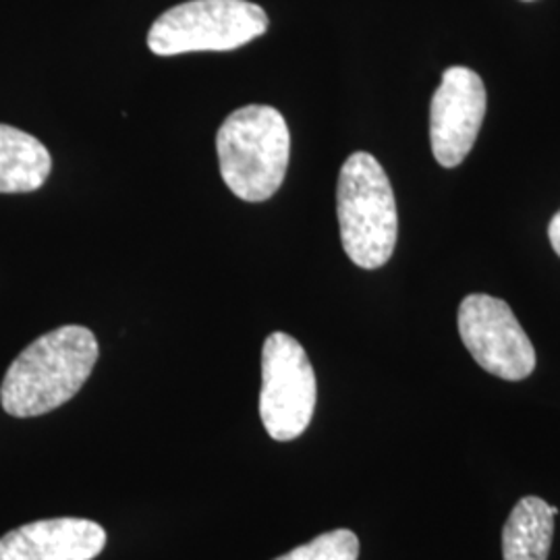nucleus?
Here are the masks:
<instances>
[{
    "instance_id": "1",
    "label": "nucleus",
    "mask_w": 560,
    "mask_h": 560,
    "mask_svg": "<svg viewBox=\"0 0 560 560\" xmlns=\"http://www.w3.org/2000/svg\"><path fill=\"white\" fill-rule=\"evenodd\" d=\"M98 340L85 326H60L25 347L4 374L2 409L38 418L73 399L98 361Z\"/></svg>"
},
{
    "instance_id": "11",
    "label": "nucleus",
    "mask_w": 560,
    "mask_h": 560,
    "mask_svg": "<svg viewBox=\"0 0 560 560\" xmlns=\"http://www.w3.org/2000/svg\"><path fill=\"white\" fill-rule=\"evenodd\" d=\"M360 540L351 529H335L322 534L300 548L275 560H358Z\"/></svg>"
},
{
    "instance_id": "8",
    "label": "nucleus",
    "mask_w": 560,
    "mask_h": 560,
    "mask_svg": "<svg viewBox=\"0 0 560 560\" xmlns=\"http://www.w3.org/2000/svg\"><path fill=\"white\" fill-rule=\"evenodd\" d=\"M106 546L96 521L59 517L25 523L0 538V560H94Z\"/></svg>"
},
{
    "instance_id": "3",
    "label": "nucleus",
    "mask_w": 560,
    "mask_h": 560,
    "mask_svg": "<svg viewBox=\"0 0 560 560\" xmlns=\"http://www.w3.org/2000/svg\"><path fill=\"white\" fill-rule=\"evenodd\" d=\"M337 214L349 260L363 270H376L390 260L399 235L397 201L388 175L372 154L355 152L342 164Z\"/></svg>"
},
{
    "instance_id": "4",
    "label": "nucleus",
    "mask_w": 560,
    "mask_h": 560,
    "mask_svg": "<svg viewBox=\"0 0 560 560\" xmlns=\"http://www.w3.org/2000/svg\"><path fill=\"white\" fill-rule=\"evenodd\" d=\"M268 30L264 9L247 0H189L162 13L148 34L159 57L185 52H226L249 44Z\"/></svg>"
},
{
    "instance_id": "5",
    "label": "nucleus",
    "mask_w": 560,
    "mask_h": 560,
    "mask_svg": "<svg viewBox=\"0 0 560 560\" xmlns=\"http://www.w3.org/2000/svg\"><path fill=\"white\" fill-rule=\"evenodd\" d=\"M316 374L300 340L272 332L261 349L260 418L277 442L300 439L316 409Z\"/></svg>"
},
{
    "instance_id": "9",
    "label": "nucleus",
    "mask_w": 560,
    "mask_h": 560,
    "mask_svg": "<svg viewBox=\"0 0 560 560\" xmlns=\"http://www.w3.org/2000/svg\"><path fill=\"white\" fill-rule=\"evenodd\" d=\"M50 171L52 159L40 140L0 122V194H32Z\"/></svg>"
},
{
    "instance_id": "2",
    "label": "nucleus",
    "mask_w": 560,
    "mask_h": 560,
    "mask_svg": "<svg viewBox=\"0 0 560 560\" xmlns=\"http://www.w3.org/2000/svg\"><path fill=\"white\" fill-rule=\"evenodd\" d=\"M217 152L222 180L243 201L270 200L282 185L291 133L277 108L249 104L231 113L219 129Z\"/></svg>"
},
{
    "instance_id": "6",
    "label": "nucleus",
    "mask_w": 560,
    "mask_h": 560,
    "mask_svg": "<svg viewBox=\"0 0 560 560\" xmlns=\"http://www.w3.org/2000/svg\"><path fill=\"white\" fill-rule=\"evenodd\" d=\"M463 345L488 374L520 382L536 370V349L506 301L474 293L460 301Z\"/></svg>"
},
{
    "instance_id": "7",
    "label": "nucleus",
    "mask_w": 560,
    "mask_h": 560,
    "mask_svg": "<svg viewBox=\"0 0 560 560\" xmlns=\"http://www.w3.org/2000/svg\"><path fill=\"white\" fill-rule=\"evenodd\" d=\"M488 94L480 75L467 67H451L430 104V141L434 159L455 168L467 159L486 117Z\"/></svg>"
},
{
    "instance_id": "10",
    "label": "nucleus",
    "mask_w": 560,
    "mask_h": 560,
    "mask_svg": "<svg viewBox=\"0 0 560 560\" xmlns=\"http://www.w3.org/2000/svg\"><path fill=\"white\" fill-rule=\"evenodd\" d=\"M555 536V515L540 497L521 499L502 529L504 560H548Z\"/></svg>"
},
{
    "instance_id": "12",
    "label": "nucleus",
    "mask_w": 560,
    "mask_h": 560,
    "mask_svg": "<svg viewBox=\"0 0 560 560\" xmlns=\"http://www.w3.org/2000/svg\"><path fill=\"white\" fill-rule=\"evenodd\" d=\"M548 240L552 249L557 252V256L560 258V210L555 214V219L548 224Z\"/></svg>"
}]
</instances>
